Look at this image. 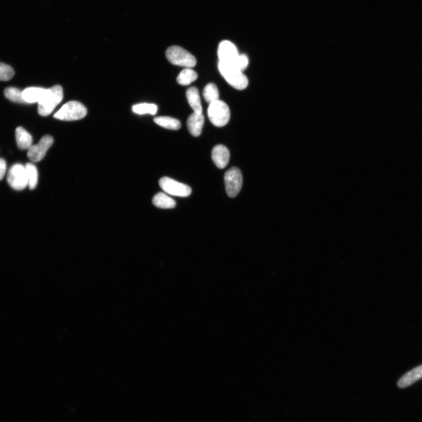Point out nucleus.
Wrapping results in <instances>:
<instances>
[{
	"mask_svg": "<svg viewBox=\"0 0 422 422\" xmlns=\"http://www.w3.org/2000/svg\"><path fill=\"white\" fill-rule=\"evenodd\" d=\"M218 69L224 79L233 88L238 90H244L247 88L248 78L236 67L219 61Z\"/></svg>",
	"mask_w": 422,
	"mask_h": 422,
	"instance_id": "nucleus-1",
	"label": "nucleus"
},
{
	"mask_svg": "<svg viewBox=\"0 0 422 422\" xmlns=\"http://www.w3.org/2000/svg\"><path fill=\"white\" fill-rule=\"evenodd\" d=\"M63 98V92L61 86L55 85L48 89L47 95L39 103V113L42 117L49 116Z\"/></svg>",
	"mask_w": 422,
	"mask_h": 422,
	"instance_id": "nucleus-2",
	"label": "nucleus"
},
{
	"mask_svg": "<svg viewBox=\"0 0 422 422\" xmlns=\"http://www.w3.org/2000/svg\"><path fill=\"white\" fill-rule=\"evenodd\" d=\"M87 109L77 101H70L63 105L54 118L63 121H74L84 118L87 114Z\"/></svg>",
	"mask_w": 422,
	"mask_h": 422,
	"instance_id": "nucleus-3",
	"label": "nucleus"
},
{
	"mask_svg": "<svg viewBox=\"0 0 422 422\" xmlns=\"http://www.w3.org/2000/svg\"><path fill=\"white\" fill-rule=\"evenodd\" d=\"M166 55L168 60L175 65L193 68L197 64L196 58L181 47H169L166 51Z\"/></svg>",
	"mask_w": 422,
	"mask_h": 422,
	"instance_id": "nucleus-4",
	"label": "nucleus"
},
{
	"mask_svg": "<svg viewBox=\"0 0 422 422\" xmlns=\"http://www.w3.org/2000/svg\"><path fill=\"white\" fill-rule=\"evenodd\" d=\"M208 115L213 125L216 127H223L230 120L229 108L223 101L218 100L210 104Z\"/></svg>",
	"mask_w": 422,
	"mask_h": 422,
	"instance_id": "nucleus-5",
	"label": "nucleus"
},
{
	"mask_svg": "<svg viewBox=\"0 0 422 422\" xmlns=\"http://www.w3.org/2000/svg\"><path fill=\"white\" fill-rule=\"evenodd\" d=\"M7 182L14 189L21 191L28 186V181L25 167L16 164L10 168L7 175Z\"/></svg>",
	"mask_w": 422,
	"mask_h": 422,
	"instance_id": "nucleus-6",
	"label": "nucleus"
},
{
	"mask_svg": "<svg viewBox=\"0 0 422 422\" xmlns=\"http://www.w3.org/2000/svg\"><path fill=\"white\" fill-rule=\"evenodd\" d=\"M159 185L164 192L171 196L186 197L191 194V189L188 185L169 177H164L160 179Z\"/></svg>",
	"mask_w": 422,
	"mask_h": 422,
	"instance_id": "nucleus-7",
	"label": "nucleus"
},
{
	"mask_svg": "<svg viewBox=\"0 0 422 422\" xmlns=\"http://www.w3.org/2000/svg\"><path fill=\"white\" fill-rule=\"evenodd\" d=\"M226 191L231 198H234L241 191L243 183L241 171L237 167L231 168L225 174Z\"/></svg>",
	"mask_w": 422,
	"mask_h": 422,
	"instance_id": "nucleus-8",
	"label": "nucleus"
},
{
	"mask_svg": "<svg viewBox=\"0 0 422 422\" xmlns=\"http://www.w3.org/2000/svg\"><path fill=\"white\" fill-rule=\"evenodd\" d=\"M218 55L219 62L236 67L240 54L235 44L225 40L219 45Z\"/></svg>",
	"mask_w": 422,
	"mask_h": 422,
	"instance_id": "nucleus-9",
	"label": "nucleus"
},
{
	"mask_svg": "<svg viewBox=\"0 0 422 422\" xmlns=\"http://www.w3.org/2000/svg\"><path fill=\"white\" fill-rule=\"evenodd\" d=\"M53 143V137L49 135L44 136L38 144L32 145L28 149V158L33 163L41 161Z\"/></svg>",
	"mask_w": 422,
	"mask_h": 422,
	"instance_id": "nucleus-10",
	"label": "nucleus"
},
{
	"mask_svg": "<svg viewBox=\"0 0 422 422\" xmlns=\"http://www.w3.org/2000/svg\"><path fill=\"white\" fill-rule=\"evenodd\" d=\"M212 158L216 167L223 169L229 163L230 152L225 145L219 144L213 148Z\"/></svg>",
	"mask_w": 422,
	"mask_h": 422,
	"instance_id": "nucleus-11",
	"label": "nucleus"
},
{
	"mask_svg": "<svg viewBox=\"0 0 422 422\" xmlns=\"http://www.w3.org/2000/svg\"><path fill=\"white\" fill-rule=\"evenodd\" d=\"M48 89L31 87L22 91V97L26 103H39L48 93Z\"/></svg>",
	"mask_w": 422,
	"mask_h": 422,
	"instance_id": "nucleus-12",
	"label": "nucleus"
},
{
	"mask_svg": "<svg viewBox=\"0 0 422 422\" xmlns=\"http://www.w3.org/2000/svg\"><path fill=\"white\" fill-rule=\"evenodd\" d=\"M204 124V117L203 114L193 113L188 119V129L194 137L200 136Z\"/></svg>",
	"mask_w": 422,
	"mask_h": 422,
	"instance_id": "nucleus-13",
	"label": "nucleus"
},
{
	"mask_svg": "<svg viewBox=\"0 0 422 422\" xmlns=\"http://www.w3.org/2000/svg\"><path fill=\"white\" fill-rule=\"evenodd\" d=\"M422 379V365L406 373L399 380L398 386L404 388L411 386L419 379Z\"/></svg>",
	"mask_w": 422,
	"mask_h": 422,
	"instance_id": "nucleus-14",
	"label": "nucleus"
},
{
	"mask_svg": "<svg viewBox=\"0 0 422 422\" xmlns=\"http://www.w3.org/2000/svg\"><path fill=\"white\" fill-rule=\"evenodd\" d=\"M186 98L190 106L191 107L194 113L197 114H203V107H202L200 93L198 89L196 87H191L186 91Z\"/></svg>",
	"mask_w": 422,
	"mask_h": 422,
	"instance_id": "nucleus-15",
	"label": "nucleus"
},
{
	"mask_svg": "<svg viewBox=\"0 0 422 422\" xmlns=\"http://www.w3.org/2000/svg\"><path fill=\"white\" fill-rule=\"evenodd\" d=\"M16 138L18 147L21 150H28L31 146L32 138L31 134L21 127L16 129Z\"/></svg>",
	"mask_w": 422,
	"mask_h": 422,
	"instance_id": "nucleus-16",
	"label": "nucleus"
},
{
	"mask_svg": "<svg viewBox=\"0 0 422 422\" xmlns=\"http://www.w3.org/2000/svg\"><path fill=\"white\" fill-rule=\"evenodd\" d=\"M152 204L156 207L162 209L174 208L176 203L171 197L163 193H159L153 197Z\"/></svg>",
	"mask_w": 422,
	"mask_h": 422,
	"instance_id": "nucleus-17",
	"label": "nucleus"
},
{
	"mask_svg": "<svg viewBox=\"0 0 422 422\" xmlns=\"http://www.w3.org/2000/svg\"><path fill=\"white\" fill-rule=\"evenodd\" d=\"M154 122L162 128L170 130H177L181 128V122L177 119L168 117H160L155 118Z\"/></svg>",
	"mask_w": 422,
	"mask_h": 422,
	"instance_id": "nucleus-18",
	"label": "nucleus"
},
{
	"mask_svg": "<svg viewBox=\"0 0 422 422\" xmlns=\"http://www.w3.org/2000/svg\"><path fill=\"white\" fill-rule=\"evenodd\" d=\"M198 78V74L192 68L182 70L177 78L179 84L183 86L189 85Z\"/></svg>",
	"mask_w": 422,
	"mask_h": 422,
	"instance_id": "nucleus-19",
	"label": "nucleus"
},
{
	"mask_svg": "<svg viewBox=\"0 0 422 422\" xmlns=\"http://www.w3.org/2000/svg\"><path fill=\"white\" fill-rule=\"evenodd\" d=\"M25 167L27 174L28 186L31 190L34 189L39 181L38 170L33 163H27Z\"/></svg>",
	"mask_w": 422,
	"mask_h": 422,
	"instance_id": "nucleus-20",
	"label": "nucleus"
},
{
	"mask_svg": "<svg viewBox=\"0 0 422 422\" xmlns=\"http://www.w3.org/2000/svg\"><path fill=\"white\" fill-rule=\"evenodd\" d=\"M204 99L208 103L219 100V93L217 87L214 84H209L205 87L203 92Z\"/></svg>",
	"mask_w": 422,
	"mask_h": 422,
	"instance_id": "nucleus-21",
	"label": "nucleus"
},
{
	"mask_svg": "<svg viewBox=\"0 0 422 422\" xmlns=\"http://www.w3.org/2000/svg\"><path fill=\"white\" fill-rule=\"evenodd\" d=\"M132 110L134 113L139 114H150L155 115L158 111V106L155 104L140 103L134 105Z\"/></svg>",
	"mask_w": 422,
	"mask_h": 422,
	"instance_id": "nucleus-22",
	"label": "nucleus"
},
{
	"mask_svg": "<svg viewBox=\"0 0 422 422\" xmlns=\"http://www.w3.org/2000/svg\"><path fill=\"white\" fill-rule=\"evenodd\" d=\"M5 95L6 98L11 102L26 103L22 97V92L20 89L16 88H7L5 91Z\"/></svg>",
	"mask_w": 422,
	"mask_h": 422,
	"instance_id": "nucleus-23",
	"label": "nucleus"
},
{
	"mask_svg": "<svg viewBox=\"0 0 422 422\" xmlns=\"http://www.w3.org/2000/svg\"><path fill=\"white\" fill-rule=\"evenodd\" d=\"M14 75V70L10 66L0 62V81H8L12 79Z\"/></svg>",
	"mask_w": 422,
	"mask_h": 422,
	"instance_id": "nucleus-24",
	"label": "nucleus"
},
{
	"mask_svg": "<svg viewBox=\"0 0 422 422\" xmlns=\"http://www.w3.org/2000/svg\"><path fill=\"white\" fill-rule=\"evenodd\" d=\"M249 65V59L247 55L245 54H240V58H239L237 68L241 71L245 70Z\"/></svg>",
	"mask_w": 422,
	"mask_h": 422,
	"instance_id": "nucleus-25",
	"label": "nucleus"
},
{
	"mask_svg": "<svg viewBox=\"0 0 422 422\" xmlns=\"http://www.w3.org/2000/svg\"><path fill=\"white\" fill-rule=\"evenodd\" d=\"M7 164L5 160L0 159V181L3 180L6 173Z\"/></svg>",
	"mask_w": 422,
	"mask_h": 422,
	"instance_id": "nucleus-26",
	"label": "nucleus"
}]
</instances>
